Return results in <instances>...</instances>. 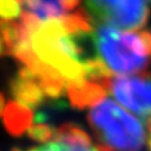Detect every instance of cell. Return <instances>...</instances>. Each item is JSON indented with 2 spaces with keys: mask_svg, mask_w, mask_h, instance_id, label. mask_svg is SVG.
Instances as JSON below:
<instances>
[{
  "mask_svg": "<svg viewBox=\"0 0 151 151\" xmlns=\"http://www.w3.org/2000/svg\"><path fill=\"white\" fill-rule=\"evenodd\" d=\"M13 151H109L100 144H94L90 136L79 126L74 124H64L58 127L53 137L26 150Z\"/></svg>",
  "mask_w": 151,
  "mask_h": 151,
  "instance_id": "obj_5",
  "label": "cell"
},
{
  "mask_svg": "<svg viewBox=\"0 0 151 151\" xmlns=\"http://www.w3.org/2000/svg\"><path fill=\"white\" fill-rule=\"evenodd\" d=\"M88 123L109 151H140L146 142V130L139 119L105 98L91 106Z\"/></svg>",
  "mask_w": 151,
  "mask_h": 151,
  "instance_id": "obj_2",
  "label": "cell"
},
{
  "mask_svg": "<svg viewBox=\"0 0 151 151\" xmlns=\"http://www.w3.org/2000/svg\"><path fill=\"white\" fill-rule=\"evenodd\" d=\"M151 0H86V7L100 24L116 28L138 29L150 15Z\"/></svg>",
  "mask_w": 151,
  "mask_h": 151,
  "instance_id": "obj_3",
  "label": "cell"
},
{
  "mask_svg": "<svg viewBox=\"0 0 151 151\" xmlns=\"http://www.w3.org/2000/svg\"><path fill=\"white\" fill-rule=\"evenodd\" d=\"M22 9L39 21L64 18L79 9L80 0H21Z\"/></svg>",
  "mask_w": 151,
  "mask_h": 151,
  "instance_id": "obj_7",
  "label": "cell"
},
{
  "mask_svg": "<svg viewBox=\"0 0 151 151\" xmlns=\"http://www.w3.org/2000/svg\"><path fill=\"white\" fill-rule=\"evenodd\" d=\"M97 57L111 73L142 71L151 61V31H120L100 24L92 32Z\"/></svg>",
  "mask_w": 151,
  "mask_h": 151,
  "instance_id": "obj_1",
  "label": "cell"
},
{
  "mask_svg": "<svg viewBox=\"0 0 151 151\" xmlns=\"http://www.w3.org/2000/svg\"><path fill=\"white\" fill-rule=\"evenodd\" d=\"M9 88L14 100L31 110L38 107L48 98L41 79L24 66L19 68L15 77L11 80Z\"/></svg>",
  "mask_w": 151,
  "mask_h": 151,
  "instance_id": "obj_6",
  "label": "cell"
},
{
  "mask_svg": "<svg viewBox=\"0 0 151 151\" xmlns=\"http://www.w3.org/2000/svg\"><path fill=\"white\" fill-rule=\"evenodd\" d=\"M65 91L74 107L85 109L91 107L104 99L107 88L101 83L94 80H85L81 83L67 84Z\"/></svg>",
  "mask_w": 151,
  "mask_h": 151,
  "instance_id": "obj_8",
  "label": "cell"
},
{
  "mask_svg": "<svg viewBox=\"0 0 151 151\" xmlns=\"http://www.w3.org/2000/svg\"><path fill=\"white\" fill-rule=\"evenodd\" d=\"M106 88L122 105L136 114L145 120L151 118V72L111 77Z\"/></svg>",
  "mask_w": 151,
  "mask_h": 151,
  "instance_id": "obj_4",
  "label": "cell"
},
{
  "mask_svg": "<svg viewBox=\"0 0 151 151\" xmlns=\"http://www.w3.org/2000/svg\"><path fill=\"white\" fill-rule=\"evenodd\" d=\"M2 116L7 131L13 136H20L27 132L33 125L32 110L15 100L9 101L5 106Z\"/></svg>",
  "mask_w": 151,
  "mask_h": 151,
  "instance_id": "obj_9",
  "label": "cell"
},
{
  "mask_svg": "<svg viewBox=\"0 0 151 151\" xmlns=\"http://www.w3.org/2000/svg\"><path fill=\"white\" fill-rule=\"evenodd\" d=\"M5 99H4V96L0 93V116H2L4 113V110H5Z\"/></svg>",
  "mask_w": 151,
  "mask_h": 151,
  "instance_id": "obj_12",
  "label": "cell"
},
{
  "mask_svg": "<svg viewBox=\"0 0 151 151\" xmlns=\"http://www.w3.org/2000/svg\"><path fill=\"white\" fill-rule=\"evenodd\" d=\"M54 132H55V129H53L47 123H35L27 131L28 136L33 140L39 142V143H45L50 140L53 137Z\"/></svg>",
  "mask_w": 151,
  "mask_h": 151,
  "instance_id": "obj_11",
  "label": "cell"
},
{
  "mask_svg": "<svg viewBox=\"0 0 151 151\" xmlns=\"http://www.w3.org/2000/svg\"><path fill=\"white\" fill-rule=\"evenodd\" d=\"M22 14L21 0H0V20H17Z\"/></svg>",
  "mask_w": 151,
  "mask_h": 151,
  "instance_id": "obj_10",
  "label": "cell"
}]
</instances>
